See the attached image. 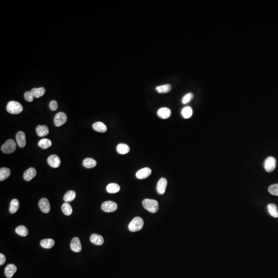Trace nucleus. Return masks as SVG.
Wrapping results in <instances>:
<instances>
[{"label":"nucleus","mask_w":278,"mask_h":278,"mask_svg":"<svg viewBox=\"0 0 278 278\" xmlns=\"http://www.w3.org/2000/svg\"><path fill=\"white\" fill-rule=\"evenodd\" d=\"M70 247L71 250L74 252H79L82 250V244L78 238L75 237L72 238L71 243Z\"/></svg>","instance_id":"f8f14e48"},{"label":"nucleus","mask_w":278,"mask_h":278,"mask_svg":"<svg viewBox=\"0 0 278 278\" xmlns=\"http://www.w3.org/2000/svg\"><path fill=\"white\" fill-rule=\"evenodd\" d=\"M67 120V116L63 112L57 113L54 118V124L57 127H60L65 124Z\"/></svg>","instance_id":"0eeeda50"},{"label":"nucleus","mask_w":278,"mask_h":278,"mask_svg":"<svg viewBox=\"0 0 278 278\" xmlns=\"http://www.w3.org/2000/svg\"><path fill=\"white\" fill-rule=\"evenodd\" d=\"M16 149V143L14 140L9 139L6 141L1 147L2 152L5 153H12L14 152Z\"/></svg>","instance_id":"20e7f679"},{"label":"nucleus","mask_w":278,"mask_h":278,"mask_svg":"<svg viewBox=\"0 0 278 278\" xmlns=\"http://www.w3.org/2000/svg\"><path fill=\"white\" fill-rule=\"evenodd\" d=\"M37 172L34 168H30L27 169L23 174V178L25 180L29 181L36 176Z\"/></svg>","instance_id":"dca6fc26"},{"label":"nucleus","mask_w":278,"mask_h":278,"mask_svg":"<svg viewBox=\"0 0 278 278\" xmlns=\"http://www.w3.org/2000/svg\"><path fill=\"white\" fill-rule=\"evenodd\" d=\"M181 115L184 119H189L193 115V110L189 106H187L182 109Z\"/></svg>","instance_id":"7c9ffc66"},{"label":"nucleus","mask_w":278,"mask_h":278,"mask_svg":"<svg viewBox=\"0 0 278 278\" xmlns=\"http://www.w3.org/2000/svg\"><path fill=\"white\" fill-rule=\"evenodd\" d=\"M17 268L14 264H10L7 265L5 269V275L8 278H11L13 277L14 274L16 273Z\"/></svg>","instance_id":"2eb2a0df"},{"label":"nucleus","mask_w":278,"mask_h":278,"mask_svg":"<svg viewBox=\"0 0 278 278\" xmlns=\"http://www.w3.org/2000/svg\"><path fill=\"white\" fill-rule=\"evenodd\" d=\"M45 88L40 87L39 88H33L31 90V92L33 95L34 97L39 98L43 96L45 93Z\"/></svg>","instance_id":"4be33fe9"},{"label":"nucleus","mask_w":278,"mask_h":278,"mask_svg":"<svg viewBox=\"0 0 278 278\" xmlns=\"http://www.w3.org/2000/svg\"><path fill=\"white\" fill-rule=\"evenodd\" d=\"M268 211L270 214L275 218L278 217V209L277 206L275 204H269L267 206Z\"/></svg>","instance_id":"5701e85b"},{"label":"nucleus","mask_w":278,"mask_h":278,"mask_svg":"<svg viewBox=\"0 0 278 278\" xmlns=\"http://www.w3.org/2000/svg\"><path fill=\"white\" fill-rule=\"evenodd\" d=\"M106 190L109 193H116L120 190V187L118 184L111 183L108 184L106 188Z\"/></svg>","instance_id":"b1692460"},{"label":"nucleus","mask_w":278,"mask_h":278,"mask_svg":"<svg viewBox=\"0 0 278 278\" xmlns=\"http://www.w3.org/2000/svg\"><path fill=\"white\" fill-rule=\"evenodd\" d=\"M144 208L152 213H155L159 209V204L156 200L151 199H144L142 201Z\"/></svg>","instance_id":"f257e3e1"},{"label":"nucleus","mask_w":278,"mask_h":278,"mask_svg":"<svg viewBox=\"0 0 278 278\" xmlns=\"http://www.w3.org/2000/svg\"><path fill=\"white\" fill-rule=\"evenodd\" d=\"M156 90L159 93H168L172 90V86L169 84H166L157 87Z\"/></svg>","instance_id":"2f4dec72"},{"label":"nucleus","mask_w":278,"mask_h":278,"mask_svg":"<svg viewBox=\"0 0 278 278\" xmlns=\"http://www.w3.org/2000/svg\"><path fill=\"white\" fill-rule=\"evenodd\" d=\"M52 141L48 139H41L38 142V146L42 149H46L52 146Z\"/></svg>","instance_id":"bb28decb"},{"label":"nucleus","mask_w":278,"mask_h":278,"mask_svg":"<svg viewBox=\"0 0 278 278\" xmlns=\"http://www.w3.org/2000/svg\"><path fill=\"white\" fill-rule=\"evenodd\" d=\"M34 97L31 91H26L24 93L25 99H26L27 102H32L34 100Z\"/></svg>","instance_id":"c9c22d12"},{"label":"nucleus","mask_w":278,"mask_h":278,"mask_svg":"<svg viewBox=\"0 0 278 278\" xmlns=\"http://www.w3.org/2000/svg\"><path fill=\"white\" fill-rule=\"evenodd\" d=\"M16 141L20 148H24L26 145V136L24 132L20 131L16 135Z\"/></svg>","instance_id":"9b49d317"},{"label":"nucleus","mask_w":278,"mask_h":278,"mask_svg":"<svg viewBox=\"0 0 278 278\" xmlns=\"http://www.w3.org/2000/svg\"><path fill=\"white\" fill-rule=\"evenodd\" d=\"M75 197H76L75 192L72 190H70L67 192L63 197V199L66 202H71L75 198Z\"/></svg>","instance_id":"473e14b6"},{"label":"nucleus","mask_w":278,"mask_h":278,"mask_svg":"<svg viewBox=\"0 0 278 278\" xmlns=\"http://www.w3.org/2000/svg\"><path fill=\"white\" fill-rule=\"evenodd\" d=\"M168 184V181L165 178H161L158 181L157 185V191L158 193L162 195L165 193L166 186Z\"/></svg>","instance_id":"9d476101"},{"label":"nucleus","mask_w":278,"mask_h":278,"mask_svg":"<svg viewBox=\"0 0 278 278\" xmlns=\"http://www.w3.org/2000/svg\"><path fill=\"white\" fill-rule=\"evenodd\" d=\"M61 210L64 214L67 216L71 215L73 212L72 206L70 204H68V202H65L62 205Z\"/></svg>","instance_id":"c756f323"},{"label":"nucleus","mask_w":278,"mask_h":278,"mask_svg":"<svg viewBox=\"0 0 278 278\" xmlns=\"http://www.w3.org/2000/svg\"><path fill=\"white\" fill-rule=\"evenodd\" d=\"M116 151L120 155H125L129 152L130 148L126 144L120 143L116 147Z\"/></svg>","instance_id":"aec40b11"},{"label":"nucleus","mask_w":278,"mask_h":278,"mask_svg":"<svg viewBox=\"0 0 278 278\" xmlns=\"http://www.w3.org/2000/svg\"><path fill=\"white\" fill-rule=\"evenodd\" d=\"M6 257L3 254H0V265H2L6 262Z\"/></svg>","instance_id":"4c0bfd02"},{"label":"nucleus","mask_w":278,"mask_h":278,"mask_svg":"<svg viewBox=\"0 0 278 278\" xmlns=\"http://www.w3.org/2000/svg\"><path fill=\"white\" fill-rule=\"evenodd\" d=\"M268 192L271 195L278 196V184H274L268 188Z\"/></svg>","instance_id":"72a5a7b5"},{"label":"nucleus","mask_w":278,"mask_h":278,"mask_svg":"<svg viewBox=\"0 0 278 278\" xmlns=\"http://www.w3.org/2000/svg\"><path fill=\"white\" fill-rule=\"evenodd\" d=\"M58 108V104L55 100H52L50 103V108L52 111H55Z\"/></svg>","instance_id":"e433bc0d"},{"label":"nucleus","mask_w":278,"mask_h":278,"mask_svg":"<svg viewBox=\"0 0 278 278\" xmlns=\"http://www.w3.org/2000/svg\"><path fill=\"white\" fill-rule=\"evenodd\" d=\"M277 165V161L273 157H269L265 160L264 167L267 172L271 173L275 169Z\"/></svg>","instance_id":"39448f33"},{"label":"nucleus","mask_w":278,"mask_h":278,"mask_svg":"<svg viewBox=\"0 0 278 278\" xmlns=\"http://www.w3.org/2000/svg\"><path fill=\"white\" fill-rule=\"evenodd\" d=\"M23 109L21 104L16 101H10L6 106L7 112L12 115L19 114L23 111Z\"/></svg>","instance_id":"f03ea898"},{"label":"nucleus","mask_w":278,"mask_h":278,"mask_svg":"<svg viewBox=\"0 0 278 278\" xmlns=\"http://www.w3.org/2000/svg\"><path fill=\"white\" fill-rule=\"evenodd\" d=\"M36 132L40 137L46 136L49 133V128L45 125H38L36 128Z\"/></svg>","instance_id":"a211bd4d"},{"label":"nucleus","mask_w":278,"mask_h":278,"mask_svg":"<svg viewBox=\"0 0 278 278\" xmlns=\"http://www.w3.org/2000/svg\"><path fill=\"white\" fill-rule=\"evenodd\" d=\"M11 172L8 168H2L0 169V181H2L10 176Z\"/></svg>","instance_id":"393cba45"},{"label":"nucleus","mask_w":278,"mask_h":278,"mask_svg":"<svg viewBox=\"0 0 278 278\" xmlns=\"http://www.w3.org/2000/svg\"><path fill=\"white\" fill-rule=\"evenodd\" d=\"M90 241L92 243L95 245L100 246L103 245L104 242L103 237L97 234H93L90 237Z\"/></svg>","instance_id":"f3484780"},{"label":"nucleus","mask_w":278,"mask_h":278,"mask_svg":"<svg viewBox=\"0 0 278 278\" xmlns=\"http://www.w3.org/2000/svg\"><path fill=\"white\" fill-rule=\"evenodd\" d=\"M152 170L149 168H144L140 169L136 173V178L139 179H144L147 178L151 175Z\"/></svg>","instance_id":"ddd939ff"},{"label":"nucleus","mask_w":278,"mask_h":278,"mask_svg":"<svg viewBox=\"0 0 278 278\" xmlns=\"http://www.w3.org/2000/svg\"><path fill=\"white\" fill-rule=\"evenodd\" d=\"M47 163L53 168H57L60 165L61 161L59 157L56 155H51L47 158Z\"/></svg>","instance_id":"1a4fd4ad"},{"label":"nucleus","mask_w":278,"mask_h":278,"mask_svg":"<svg viewBox=\"0 0 278 278\" xmlns=\"http://www.w3.org/2000/svg\"><path fill=\"white\" fill-rule=\"evenodd\" d=\"M19 208V202L17 199H13L10 202L9 212L11 214H14L18 210Z\"/></svg>","instance_id":"cd10ccee"},{"label":"nucleus","mask_w":278,"mask_h":278,"mask_svg":"<svg viewBox=\"0 0 278 278\" xmlns=\"http://www.w3.org/2000/svg\"><path fill=\"white\" fill-rule=\"evenodd\" d=\"M96 164L97 163H96V161L92 158H88L84 159V160L83 162V166L87 168H94L96 166Z\"/></svg>","instance_id":"a878e982"},{"label":"nucleus","mask_w":278,"mask_h":278,"mask_svg":"<svg viewBox=\"0 0 278 278\" xmlns=\"http://www.w3.org/2000/svg\"><path fill=\"white\" fill-rule=\"evenodd\" d=\"M143 225V219L140 217H136L130 222L128 228L131 232H136L142 229Z\"/></svg>","instance_id":"7ed1b4c3"},{"label":"nucleus","mask_w":278,"mask_h":278,"mask_svg":"<svg viewBox=\"0 0 278 278\" xmlns=\"http://www.w3.org/2000/svg\"><path fill=\"white\" fill-rule=\"evenodd\" d=\"M193 94L192 93H189L185 94L184 96L183 97L182 99V103L184 104H186L190 102L191 100L193 98Z\"/></svg>","instance_id":"f704fd0d"},{"label":"nucleus","mask_w":278,"mask_h":278,"mask_svg":"<svg viewBox=\"0 0 278 278\" xmlns=\"http://www.w3.org/2000/svg\"><path fill=\"white\" fill-rule=\"evenodd\" d=\"M38 206L41 211L45 213H48L50 211V204L47 198H43L40 199Z\"/></svg>","instance_id":"6e6552de"},{"label":"nucleus","mask_w":278,"mask_h":278,"mask_svg":"<svg viewBox=\"0 0 278 278\" xmlns=\"http://www.w3.org/2000/svg\"><path fill=\"white\" fill-rule=\"evenodd\" d=\"M102 210L107 213L115 212L118 209V205L112 201H106L102 205Z\"/></svg>","instance_id":"423d86ee"},{"label":"nucleus","mask_w":278,"mask_h":278,"mask_svg":"<svg viewBox=\"0 0 278 278\" xmlns=\"http://www.w3.org/2000/svg\"><path fill=\"white\" fill-rule=\"evenodd\" d=\"M55 245V242L52 238H47V239H42L40 242V245L43 248L46 249H50L52 248Z\"/></svg>","instance_id":"412c9836"},{"label":"nucleus","mask_w":278,"mask_h":278,"mask_svg":"<svg viewBox=\"0 0 278 278\" xmlns=\"http://www.w3.org/2000/svg\"><path fill=\"white\" fill-rule=\"evenodd\" d=\"M15 232L18 235L22 237H26L29 234L27 228L24 226H19L16 228Z\"/></svg>","instance_id":"c85d7f7f"},{"label":"nucleus","mask_w":278,"mask_h":278,"mask_svg":"<svg viewBox=\"0 0 278 278\" xmlns=\"http://www.w3.org/2000/svg\"><path fill=\"white\" fill-rule=\"evenodd\" d=\"M92 127L95 131L102 133L106 132L107 130V126L101 122H95L92 125Z\"/></svg>","instance_id":"6ab92c4d"},{"label":"nucleus","mask_w":278,"mask_h":278,"mask_svg":"<svg viewBox=\"0 0 278 278\" xmlns=\"http://www.w3.org/2000/svg\"><path fill=\"white\" fill-rule=\"evenodd\" d=\"M172 112L169 108L166 107L161 108L158 110L157 115L159 118L162 119H167L171 116Z\"/></svg>","instance_id":"4468645a"}]
</instances>
